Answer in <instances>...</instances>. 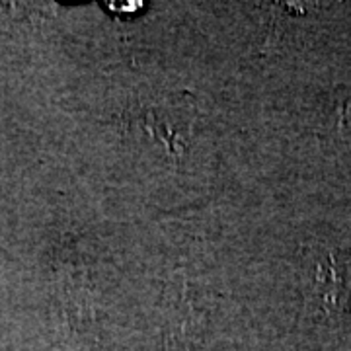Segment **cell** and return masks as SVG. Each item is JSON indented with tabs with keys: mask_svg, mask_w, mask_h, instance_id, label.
Wrapping results in <instances>:
<instances>
[{
	"mask_svg": "<svg viewBox=\"0 0 351 351\" xmlns=\"http://www.w3.org/2000/svg\"><path fill=\"white\" fill-rule=\"evenodd\" d=\"M308 302L326 314L351 308V260L338 250L314 256L306 277Z\"/></svg>",
	"mask_w": 351,
	"mask_h": 351,
	"instance_id": "cell-1",
	"label": "cell"
},
{
	"mask_svg": "<svg viewBox=\"0 0 351 351\" xmlns=\"http://www.w3.org/2000/svg\"><path fill=\"white\" fill-rule=\"evenodd\" d=\"M108 10H112L115 14H137L143 6H145V2H141V0H125V2H121V0H104L101 2Z\"/></svg>",
	"mask_w": 351,
	"mask_h": 351,
	"instance_id": "cell-2",
	"label": "cell"
}]
</instances>
